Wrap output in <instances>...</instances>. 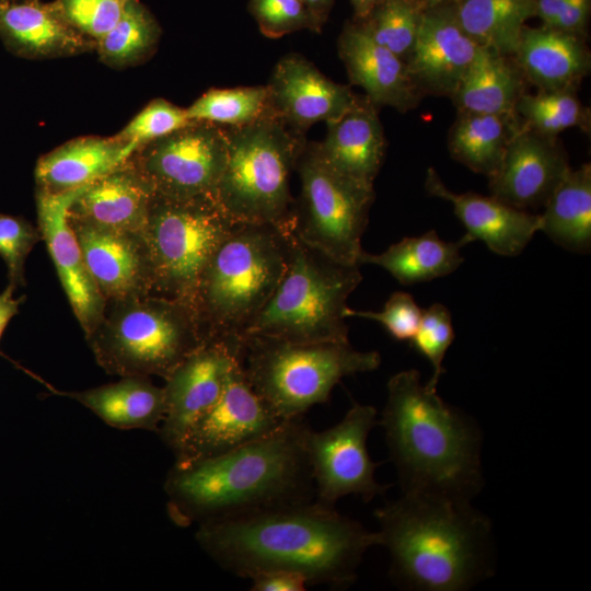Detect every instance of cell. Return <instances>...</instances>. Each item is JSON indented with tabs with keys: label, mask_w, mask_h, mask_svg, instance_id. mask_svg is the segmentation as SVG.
Instances as JSON below:
<instances>
[{
	"label": "cell",
	"mask_w": 591,
	"mask_h": 591,
	"mask_svg": "<svg viewBox=\"0 0 591 591\" xmlns=\"http://www.w3.org/2000/svg\"><path fill=\"white\" fill-rule=\"evenodd\" d=\"M196 541L222 569L250 579L290 571L308 584L348 587L378 532L315 499L267 507L198 525Z\"/></svg>",
	"instance_id": "1"
},
{
	"label": "cell",
	"mask_w": 591,
	"mask_h": 591,
	"mask_svg": "<svg viewBox=\"0 0 591 591\" xmlns=\"http://www.w3.org/2000/svg\"><path fill=\"white\" fill-rule=\"evenodd\" d=\"M302 418L222 454L174 464L164 490L179 526L236 517L271 506L315 499Z\"/></svg>",
	"instance_id": "2"
},
{
	"label": "cell",
	"mask_w": 591,
	"mask_h": 591,
	"mask_svg": "<svg viewBox=\"0 0 591 591\" xmlns=\"http://www.w3.org/2000/svg\"><path fill=\"white\" fill-rule=\"evenodd\" d=\"M374 515L398 587L462 591L490 576L491 524L470 499L402 491Z\"/></svg>",
	"instance_id": "3"
},
{
	"label": "cell",
	"mask_w": 591,
	"mask_h": 591,
	"mask_svg": "<svg viewBox=\"0 0 591 591\" xmlns=\"http://www.w3.org/2000/svg\"><path fill=\"white\" fill-rule=\"evenodd\" d=\"M380 424L402 491L471 499L482 487L480 433L463 412L420 381L415 369L392 375Z\"/></svg>",
	"instance_id": "4"
},
{
	"label": "cell",
	"mask_w": 591,
	"mask_h": 591,
	"mask_svg": "<svg viewBox=\"0 0 591 591\" xmlns=\"http://www.w3.org/2000/svg\"><path fill=\"white\" fill-rule=\"evenodd\" d=\"M290 231L237 222L213 252L192 304L206 343H240L283 275Z\"/></svg>",
	"instance_id": "5"
},
{
	"label": "cell",
	"mask_w": 591,
	"mask_h": 591,
	"mask_svg": "<svg viewBox=\"0 0 591 591\" xmlns=\"http://www.w3.org/2000/svg\"><path fill=\"white\" fill-rule=\"evenodd\" d=\"M239 358L255 393L281 421L302 418L326 403L341 379L381 363L378 351H359L349 341L294 343L254 335L241 338Z\"/></svg>",
	"instance_id": "6"
},
{
	"label": "cell",
	"mask_w": 591,
	"mask_h": 591,
	"mask_svg": "<svg viewBox=\"0 0 591 591\" xmlns=\"http://www.w3.org/2000/svg\"><path fill=\"white\" fill-rule=\"evenodd\" d=\"M361 280L359 265L339 263L290 231L283 275L242 337L349 341L345 310L348 297Z\"/></svg>",
	"instance_id": "7"
},
{
	"label": "cell",
	"mask_w": 591,
	"mask_h": 591,
	"mask_svg": "<svg viewBox=\"0 0 591 591\" xmlns=\"http://www.w3.org/2000/svg\"><path fill=\"white\" fill-rule=\"evenodd\" d=\"M85 339L107 373L164 380L206 343L192 306L157 294L107 301Z\"/></svg>",
	"instance_id": "8"
},
{
	"label": "cell",
	"mask_w": 591,
	"mask_h": 591,
	"mask_svg": "<svg viewBox=\"0 0 591 591\" xmlns=\"http://www.w3.org/2000/svg\"><path fill=\"white\" fill-rule=\"evenodd\" d=\"M223 127L228 157L213 197L235 222L291 230L290 177L306 143L304 135L274 116Z\"/></svg>",
	"instance_id": "9"
},
{
	"label": "cell",
	"mask_w": 591,
	"mask_h": 591,
	"mask_svg": "<svg viewBox=\"0 0 591 591\" xmlns=\"http://www.w3.org/2000/svg\"><path fill=\"white\" fill-rule=\"evenodd\" d=\"M236 223L213 195L171 198L154 194L143 229L152 294L192 306L205 266Z\"/></svg>",
	"instance_id": "10"
},
{
	"label": "cell",
	"mask_w": 591,
	"mask_h": 591,
	"mask_svg": "<svg viewBox=\"0 0 591 591\" xmlns=\"http://www.w3.org/2000/svg\"><path fill=\"white\" fill-rule=\"evenodd\" d=\"M301 190L291 232L305 244L347 265H360L361 237L374 201V187L334 171L315 143H305L296 165Z\"/></svg>",
	"instance_id": "11"
},
{
	"label": "cell",
	"mask_w": 591,
	"mask_h": 591,
	"mask_svg": "<svg viewBox=\"0 0 591 591\" xmlns=\"http://www.w3.org/2000/svg\"><path fill=\"white\" fill-rule=\"evenodd\" d=\"M228 157L223 126L195 121L138 148L129 158L154 194L213 195Z\"/></svg>",
	"instance_id": "12"
},
{
	"label": "cell",
	"mask_w": 591,
	"mask_h": 591,
	"mask_svg": "<svg viewBox=\"0 0 591 591\" xmlns=\"http://www.w3.org/2000/svg\"><path fill=\"white\" fill-rule=\"evenodd\" d=\"M376 415L373 406L354 402L333 427L308 429L305 450L317 502L335 507L347 495L369 502L386 491L389 486L374 477L378 463L371 460L367 447L369 433L378 425Z\"/></svg>",
	"instance_id": "13"
},
{
	"label": "cell",
	"mask_w": 591,
	"mask_h": 591,
	"mask_svg": "<svg viewBox=\"0 0 591 591\" xmlns=\"http://www.w3.org/2000/svg\"><path fill=\"white\" fill-rule=\"evenodd\" d=\"M283 422L255 393L237 356L219 399L173 452L174 464L222 454L273 433Z\"/></svg>",
	"instance_id": "14"
},
{
	"label": "cell",
	"mask_w": 591,
	"mask_h": 591,
	"mask_svg": "<svg viewBox=\"0 0 591 591\" xmlns=\"http://www.w3.org/2000/svg\"><path fill=\"white\" fill-rule=\"evenodd\" d=\"M240 344L207 341L165 379L166 410L158 430L173 452L219 399Z\"/></svg>",
	"instance_id": "15"
},
{
	"label": "cell",
	"mask_w": 591,
	"mask_h": 591,
	"mask_svg": "<svg viewBox=\"0 0 591 591\" xmlns=\"http://www.w3.org/2000/svg\"><path fill=\"white\" fill-rule=\"evenodd\" d=\"M567 154L556 137L524 124L510 138L497 171L489 176L491 196L521 210L544 207L566 176Z\"/></svg>",
	"instance_id": "16"
},
{
	"label": "cell",
	"mask_w": 591,
	"mask_h": 591,
	"mask_svg": "<svg viewBox=\"0 0 591 591\" xmlns=\"http://www.w3.org/2000/svg\"><path fill=\"white\" fill-rule=\"evenodd\" d=\"M266 85L270 116L301 135L316 123L339 118L358 97L350 86L328 79L296 53L278 60Z\"/></svg>",
	"instance_id": "17"
},
{
	"label": "cell",
	"mask_w": 591,
	"mask_h": 591,
	"mask_svg": "<svg viewBox=\"0 0 591 591\" xmlns=\"http://www.w3.org/2000/svg\"><path fill=\"white\" fill-rule=\"evenodd\" d=\"M82 187L48 193L36 189L38 230L55 265L70 306L86 336L103 317L106 300L92 279L68 209Z\"/></svg>",
	"instance_id": "18"
},
{
	"label": "cell",
	"mask_w": 591,
	"mask_h": 591,
	"mask_svg": "<svg viewBox=\"0 0 591 591\" xmlns=\"http://www.w3.org/2000/svg\"><path fill=\"white\" fill-rule=\"evenodd\" d=\"M478 47L460 25L453 5L424 11L406 60L420 94L452 97Z\"/></svg>",
	"instance_id": "19"
},
{
	"label": "cell",
	"mask_w": 591,
	"mask_h": 591,
	"mask_svg": "<svg viewBox=\"0 0 591 591\" xmlns=\"http://www.w3.org/2000/svg\"><path fill=\"white\" fill-rule=\"evenodd\" d=\"M69 222L86 268L106 302L152 294V269L143 232Z\"/></svg>",
	"instance_id": "20"
},
{
	"label": "cell",
	"mask_w": 591,
	"mask_h": 591,
	"mask_svg": "<svg viewBox=\"0 0 591 591\" xmlns=\"http://www.w3.org/2000/svg\"><path fill=\"white\" fill-rule=\"evenodd\" d=\"M338 54L350 82L360 86L378 108L406 112L420 101L406 61L374 42L356 20L344 26Z\"/></svg>",
	"instance_id": "21"
},
{
	"label": "cell",
	"mask_w": 591,
	"mask_h": 591,
	"mask_svg": "<svg viewBox=\"0 0 591 591\" xmlns=\"http://www.w3.org/2000/svg\"><path fill=\"white\" fill-rule=\"evenodd\" d=\"M425 187L429 195L450 201L467 234L482 240L496 254L519 255L541 229L540 215L512 207L494 196L453 193L432 167L427 171Z\"/></svg>",
	"instance_id": "22"
},
{
	"label": "cell",
	"mask_w": 591,
	"mask_h": 591,
	"mask_svg": "<svg viewBox=\"0 0 591 591\" xmlns=\"http://www.w3.org/2000/svg\"><path fill=\"white\" fill-rule=\"evenodd\" d=\"M154 193L129 159L83 186L68 219L94 227L142 233Z\"/></svg>",
	"instance_id": "23"
},
{
	"label": "cell",
	"mask_w": 591,
	"mask_h": 591,
	"mask_svg": "<svg viewBox=\"0 0 591 591\" xmlns=\"http://www.w3.org/2000/svg\"><path fill=\"white\" fill-rule=\"evenodd\" d=\"M326 125L324 140L314 142L323 161L337 173L373 187L386 150L378 107L366 95H358L346 113Z\"/></svg>",
	"instance_id": "24"
},
{
	"label": "cell",
	"mask_w": 591,
	"mask_h": 591,
	"mask_svg": "<svg viewBox=\"0 0 591 591\" xmlns=\"http://www.w3.org/2000/svg\"><path fill=\"white\" fill-rule=\"evenodd\" d=\"M0 38L24 58H58L95 49L96 43L70 27L51 2L1 1Z\"/></svg>",
	"instance_id": "25"
},
{
	"label": "cell",
	"mask_w": 591,
	"mask_h": 591,
	"mask_svg": "<svg viewBox=\"0 0 591 591\" xmlns=\"http://www.w3.org/2000/svg\"><path fill=\"white\" fill-rule=\"evenodd\" d=\"M584 38L543 25H525L512 58L525 81L538 91L577 90L591 67Z\"/></svg>",
	"instance_id": "26"
},
{
	"label": "cell",
	"mask_w": 591,
	"mask_h": 591,
	"mask_svg": "<svg viewBox=\"0 0 591 591\" xmlns=\"http://www.w3.org/2000/svg\"><path fill=\"white\" fill-rule=\"evenodd\" d=\"M132 153L116 135L72 139L38 159L36 189L63 193L82 187L125 163Z\"/></svg>",
	"instance_id": "27"
},
{
	"label": "cell",
	"mask_w": 591,
	"mask_h": 591,
	"mask_svg": "<svg viewBox=\"0 0 591 591\" xmlns=\"http://www.w3.org/2000/svg\"><path fill=\"white\" fill-rule=\"evenodd\" d=\"M49 389L78 401L118 429L158 431L165 416L164 389L154 385L149 376H123L118 382L80 392Z\"/></svg>",
	"instance_id": "28"
},
{
	"label": "cell",
	"mask_w": 591,
	"mask_h": 591,
	"mask_svg": "<svg viewBox=\"0 0 591 591\" xmlns=\"http://www.w3.org/2000/svg\"><path fill=\"white\" fill-rule=\"evenodd\" d=\"M525 84L512 56L479 46L451 99L459 112L518 116Z\"/></svg>",
	"instance_id": "29"
},
{
	"label": "cell",
	"mask_w": 591,
	"mask_h": 591,
	"mask_svg": "<svg viewBox=\"0 0 591 591\" xmlns=\"http://www.w3.org/2000/svg\"><path fill=\"white\" fill-rule=\"evenodd\" d=\"M473 241L466 233L456 242H445L431 230L419 236L404 237L380 254L363 251L359 263L382 267L399 283L409 286L444 277L456 270L464 260L460 250Z\"/></svg>",
	"instance_id": "30"
},
{
	"label": "cell",
	"mask_w": 591,
	"mask_h": 591,
	"mask_svg": "<svg viewBox=\"0 0 591 591\" xmlns=\"http://www.w3.org/2000/svg\"><path fill=\"white\" fill-rule=\"evenodd\" d=\"M543 208L540 231L566 250L588 253L591 246V165L570 169Z\"/></svg>",
	"instance_id": "31"
},
{
	"label": "cell",
	"mask_w": 591,
	"mask_h": 591,
	"mask_svg": "<svg viewBox=\"0 0 591 591\" xmlns=\"http://www.w3.org/2000/svg\"><path fill=\"white\" fill-rule=\"evenodd\" d=\"M520 125L519 116L459 112L449 131V152L470 170L489 177Z\"/></svg>",
	"instance_id": "32"
},
{
	"label": "cell",
	"mask_w": 591,
	"mask_h": 591,
	"mask_svg": "<svg viewBox=\"0 0 591 591\" xmlns=\"http://www.w3.org/2000/svg\"><path fill=\"white\" fill-rule=\"evenodd\" d=\"M453 9L475 43L512 56L526 21L535 16V0H457Z\"/></svg>",
	"instance_id": "33"
},
{
	"label": "cell",
	"mask_w": 591,
	"mask_h": 591,
	"mask_svg": "<svg viewBox=\"0 0 591 591\" xmlns=\"http://www.w3.org/2000/svg\"><path fill=\"white\" fill-rule=\"evenodd\" d=\"M161 26L139 0H128L116 24L96 42L100 59L113 68L143 61L155 50Z\"/></svg>",
	"instance_id": "34"
},
{
	"label": "cell",
	"mask_w": 591,
	"mask_h": 591,
	"mask_svg": "<svg viewBox=\"0 0 591 591\" xmlns=\"http://www.w3.org/2000/svg\"><path fill=\"white\" fill-rule=\"evenodd\" d=\"M190 120L242 126L270 116L267 85L210 89L186 107Z\"/></svg>",
	"instance_id": "35"
},
{
	"label": "cell",
	"mask_w": 591,
	"mask_h": 591,
	"mask_svg": "<svg viewBox=\"0 0 591 591\" xmlns=\"http://www.w3.org/2000/svg\"><path fill=\"white\" fill-rule=\"evenodd\" d=\"M576 89L523 93L517 103V114L526 127L548 137L579 127L587 131L590 114L576 94Z\"/></svg>",
	"instance_id": "36"
},
{
	"label": "cell",
	"mask_w": 591,
	"mask_h": 591,
	"mask_svg": "<svg viewBox=\"0 0 591 591\" xmlns=\"http://www.w3.org/2000/svg\"><path fill=\"white\" fill-rule=\"evenodd\" d=\"M422 11L413 0H384L366 18L356 20L369 36L403 60H407Z\"/></svg>",
	"instance_id": "37"
},
{
	"label": "cell",
	"mask_w": 591,
	"mask_h": 591,
	"mask_svg": "<svg viewBox=\"0 0 591 591\" xmlns=\"http://www.w3.org/2000/svg\"><path fill=\"white\" fill-rule=\"evenodd\" d=\"M454 340L451 313L441 303H433L421 313L418 328L410 339V346L424 356L432 367V376L426 383L437 390L441 374L444 372L442 361Z\"/></svg>",
	"instance_id": "38"
},
{
	"label": "cell",
	"mask_w": 591,
	"mask_h": 591,
	"mask_svg": "<svg viewBox=\"0 0 591 591\" xmlns=\"http://www.w3.org/2000/svg\"><path fill=\"white\" fill-rule=\"evenodd\" d=\"M192 121L186 108L164 99H155L146 105L116 136L128 143L135 152L138 148Z\"/></svg>",
	"instance_id": "39"
},
{
	"label": "cell",
	"mask_w": 591,
	"mask_h": 591,
	"mask_svg": "<svg viewBox=\"0 0 591 591\" xmlns=\"http://www.w3.org/2000/svg\"><path fill=\"white\" fill-rule=\"evenodd\" d=\"M248 11L260 33L269 38L302 30L320 33L323 28L301 0H250Z\"/></svg>",
	"instance_id": "40"
},
{
	"label": "cell",
	"mask_w": 591,
	"mask_h": 591,
	"mask_svg": "<svg viewBox=\"0 0 591 591\" xmlns=\"http://www.w3.org/2000/svg\"><path fill=\"white\" fill-rule=\"evenodd\" d=\"M128 0H55L51 4L70 27L96 43L116 24Z\"/></svg>",
	"instance_id": "41"
},
{
	"label": "cell",
	"mask_w": 591,
	"mask_h": 591,
	"mask_svg": "<svg viewBox=\"0 0 591 591\" xmlns=\"http://www.w3.org/2000/svg\"><path fill=\"white\" fill-rule=\"evenodd\" d=\"M40 240L38 228L24 218L0 213V256L7 265L12 287L25 285V260Z\"/></svg>",
	"instance_id": "42"
},
{
	"label": "cell",
	"mask_w": 591,
	"mask_h": 591,
	"mask_svg": "<svg viewBox=\"0 0 591 591\" xmlns=\"http://www.w3.org/2000/svg\"><path fill=\"white\" fill-rule=\"evenodd\" d=\"M422 311L410 293L396 291L385 302L381 311H357L346 308L345 316L376 321L398 341H410L415 335Z\"/></svg>",
	"instance_id": "43"
},
{
	"label": "cell",
	"mask_w": 591,
	"mask_h": 591,
	"mask_svg": "<svg viewBox=\"0 0 591 591\" xmlns=\"http://www.w3.org/2000/svg\"><path fill=\"white\" fill-rule=\"evenodd\" d=\"M590 9L591 0H567L556 19L546 27L586 37Z\"/></svg>",
	"instance_id": "44"
},
{
	"label": "cell",
	"mask_w": 591,
	"mask_h": 591,
	"mask_svg": "<svg viewBox=\"0 0 591 591\" xmlns=\"http://www.w3.org/2000/svg\"><path fill=\"white\" fill-rule=\"evenodd\" d=\"M250 580L253 591H304L308 586L301 575L282 570L260 572Z\"/></svg>",
	"instance_id": "45"
},
{
	"label": "cell",
	"mask_w": 591,
	"mask_h": 591,
	"mask_svg": "<svg viewBox=\"0 0 591 591\" xmlns=\"http://www.w3.org/2000/svg\"><path fill=\"white\" fill-rule=\"evenodd\" d=\"M14 287L9 285L0 293V337L10 320L19 312L24 298H14Z\"/></svg>",
	"instance_id": "46"
},
{
	"label": "cell",
	"mask_w": 591,
	"mask_h": 591,
	"mask_svg": "<svg viewBox=\"0 0 591 591\" xmlns=\"http://www.w3.org/2000/svg\"><path fill=\"white\" fill-rule=\"evenodd\" d=\"M312 15L324 25L335 0H301Z\"/></svg>",
	"instance_id": "47"
},
{
	"label": "cell",
	"mask_w": 591,
	"mask_h": 591,
	"mask_svg": "<svg viewBox=\"0 0 591 591\" xmlns=\"http://www.w3.org/2000/svg\"><path fill=\"white\" fill-rule=\"evenodd\" d=\"M355 14V20L366 18L379 3L384 0H349Z\"/></svg>",
	"instance_id": "48"
},
{
	"label": "cell",
	"mask_w": 591,
	"mask_h": 591,
	"mask_svg": "<svg viewBox=\"0 0 591 591\" xmlns=\"http://www.w3.org/2000/svg\"><path fill=\"white\" fill-rule=\"evenodd\" d=\"M416 5L424 12L427 10L453 5L457 0H413Z\"/></svg>",
	"instance_id": "49"
},
{
	"label": "cell",
	"mask_w": 591,
	"mask_h": 591,
	"mask_svg": "<svg viewBox=\"0 0 591 591\" xmlns=\"http://www.w3.org/2000/svg\"><path fill=\"white\" fill-rule=\"evenodd\" d=\"M1 1H12V2H16V1H31V0H1Z\"/></svg>",
	"instance_id": "50"
}]
</instances>
